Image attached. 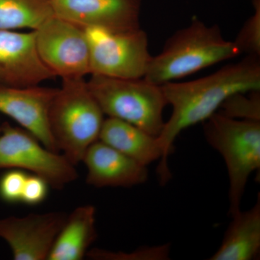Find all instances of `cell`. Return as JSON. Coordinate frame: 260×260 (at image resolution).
<instances>
[{
  "mask_svg": "<svg viewBox=\"0 0 260 260\" xmlns=\"http://www.w3.org/2000/svg\"><path fill=\"white\" fill-rule=\"evenodd\" d=\"M1 129H2V124L0 123V133H1Z\"/></svg>",
  "mask_w": 260,
  "mask_h": 260,
  "instance_id": "cell-23",
  "label": "cell"
},
{
  "mask_svg": "<svg viewBox=\"0 0 260 260\" xmlns=\"http://www.w3.org/2000/svg\"><path fill=\"white\" fill-rule=\"evenodd\" d=\"M82 162L87 169V184L96 188H130L148 179L147 167L99 140L89 147Z\"/></svg>",
  "mask_w": 260,
  "mask_h": 260,
  "instance_id": "cell-13",
  "label": "cell"
},
{
  "mask_svg": "<svg viewBox=\"0 0 260 260\" xmlns=\"http://www.w3.org/2000/svg\"><path fill=\"white\" fill-rule=\"evenodd\" d=\"M54 15L50 0H0V30L32 31Z\"/></svg>",
  "mask_w": 260,
  "mask_h": 260,
  "instance_id": "cell-17",
  "label": "cell"
},
{
  "mask_svg": "<svg viewBox=\"0 0 260 260\" xmlns=\"http://www.w3.org/2000/svg\"><path fill=\"white\" fill-rule=\"evenodd\" d=\"M49 184L39 176L28 175L24 186L21 203L30 206H35L47 199Z\"/></svg>",
  "mask_w": 260,
  "mask_h": 260,
  "instance_id": "cell-22",
  "label": "cell"
},
{
  "mask_svg": "<svg viewBox=\"0 0 260 260\" xmlns=\"http://www.w3.org/2000/svg\"><path fill=\"white\" fill-rule=\"evenodd\" d=\"M30 172L47 181L53 189H61L76 180V166L63 154L52 151L22 127L2 124L0 170Z\"/></svg>",
  "mask_w": 260,
  "mask_h": 260,
  "instance_id": "cell-7",
  "label": "cell"
},
{
  "mask_svg": "<svg viewBox=\"0 0 260 260\" xmlns=\"http://www.w3.org/2000/svg\"><path fill=\"white\" fill-rule=\"evenodd\" d=\"M220 109V113L229 117L260 121L259 90L234 94L228 98Z\"/></svg>",
  "mask_w": 260,
  "mask_h": 260,
  "instance_id": "cell-18",
  "label": "cell"
},
{
  "mask_svg": "<svg viewBox=\"0 0 260 260\" xmlns=\"http://www.w3.org/2000/svg\"><path fill=\"white\" fill-rule=\"evenodd\" d=\"M57 88L41 85L0 86V113L11 118L46 148L57 152L48 123V113Z\"/></svg>",
  "mask_w": 260,
  "mask_h": 260,
  "instance_id": "cell-12",
  "label": "cell"
},
{
  "mask_svg": "<svg viewBox=\"0 0 260 260\" xmlns=\"http://www.w3.org/2000/svg\"><path fill=\"white\" fill-rule=\"evenodd\" d=\"M161 86L168 105L172 107V115L158 136L162 155L157 173L160 182L165 184L171 179L168 159L181 132L205 122L231 95L260 90L259 56L248 55L199 79Z\"/></svg>",
  "mask_w": 260,
  "mask_h": 260,
  "instance_id": "cell-1",
  "label": "cell"
},
{
  "mask_svg": "<svg viewBox=\"0 0 260 260\" xmlns=\"http://www.w3.org/2000/svg\"><path fill=\"white\" fill-rule=\"evenodd\" d=\"M28 174L19 169H8L0 177V199L9 204L21 203Z\"/></svg>",
  "mask_w": 260,
  "mask_h": 260,
  "instance_id": "cell-21",
  "label": "cell"
},
{
  "mask_svg": "<svg viewBox=\"0 0 260 260\" xmlns=\"http://www.w3.org/2000/svg\"><path fill=\"white\" fill-rule=\"evenodd\" d=\"M83 29L90 49V75L117 79L144 78L152 59L144 30Z\"/></svg>",
  "mask_w": 260,
  "mask_h": 260,
  "instance_id": "cell-6",
  "label": "cell"
},
{
  "mask_svg": "<svg viewBox=\"0 0 260 260\" xmlns=\"http://www.w3.org/2000/svg\"><path fill=\"white\" fill-rule=\"evenodd\" d=\"M53 13L82 28L126 31L140 28L142 0H50Z\"/></svg>",
  "mask_w": 260,
  "mask_h": 260,
  "instance_id": "cell-10",
  "label": "cell"
},
{
  "mask_svg": "<svg viewBox=\"0 0 260 260\" xmlns=\"http://www.w3.org/2000/svg\"><path fill=\"white\" fill-rule=\"evenodd\" d=\"M104 116L85 78L62 80L48 113L58 151L75 166L82 162L89 147L99 139Z\"/></svg>",
  "mask_w": 260,
  "mask_h": 260,
  "instance_id": "cell-3",
  "label": "cell"
},
{
  "mask_svg": "<svg viewBox=\"0 0 260 260\" xmlns=\"http://www.w3.org/2000/svg\"><path fill=\"white\" fill-rule=\"evenodd\" d=\"M68 214L52 211L0 219V238L8 243L15 260H47Z\"/></svg>",
  "mask_w": 260,
  "mask_h": 260,
  "instance_id": "cell-9",
  "label": "cell"
},
{
  "mask_svg": "<svg viewBox=\"0 0 260 260\" xmlns=\"http://www.w3.org/2000/svg\"><path fill=\"white\" fill-rule=\"evenodd\" d=\"M32 31L39 57L54 77L79 79L90 75V49L83 28L54 15Z\"/></svg>",
  "mask_w": 260,
  "mask_h": 260,
  "instance_id": "cell-8",
  "label": "cell"
},
{
  "mask_svg": "<svg viewBox=\"0 0 260 260\" xmlns=\"http://www.w3.org/2000/svg\"><path fill=\"white\" fill-rule=\"evenodd\" d=\"M54 78L39 57L34 31L0 30V86H34Z\"/></svg>",
  "mask_w": 260,
  "mask_h": 260,
  "instance_id": "cell-11",
  "label": "cell"
},
{
  "mask_svg": "<svg viewBox=\"0 0 260 260\" xmlns=\"http://www.w3.org/2000/svg\"><path fill=\"white\" fill-rule=\"evenodd\" d=\"M99 140L145 167L162 158L158 136L115 118H105Z\"/></svg>",
  "mask_w": 260,
  "mask_h": 260,
  "instance_id": "cell-15",
  "label": "cell"
},
{
  "mask_svg": "<svg viewBox=\"0 0 260 260\" xmlns=\"http://www.w3.org/2000/svg\"><path fill=\"white\" fill-rule=\"evenodd\" d=\"M97 238L96 209L82 205L68 215L47 260H81Z\"/></svg>",
  "mask_w": 260,
  "mask_h": 260,
  "instance_id": "cell-14",
  "label": "cell"
},
{
  "mask_svg": "<svg viewBox=\"0 0 260 260\" xmlns=\"http://www.w3.org/2000/svg\"><path fill=\"white\" fill-rule=\"evenodd\" d=\"M170 245L141 248L133 252L111 251L101 249L89 250L87 256L95 260H164L169 259Z\"/></svg>",
  "mask_w": 260,
  "mask_h": 260,
  "instance_id": "cell-19",
  "label": "cell"
},
{
  "mask_svg": "<svg viewBox=\"0 0 260 260\" xmlns=\"http://www.w3.org/2000/svg\"><path fill=\"white\" fill-rule=\"evenodd\" d=\"M205 139L223 157L229 176V214L241 210L248 179L260 169V121L215 113L205 121Z\"/></svg>",
  "mask_w": 260,
  "mask_h": 260,
  "instance_id": "cell-4",
  "label": "cell"
},
{
  "mask_svg": "<svg viewBox=\"0 0 260 260\" xmlns=\"http://www.w3.org/2000/svg\"><path fill=\"white\" fill-rule=\"evenodd\" d=\"M254 13L248 19L234 41L242 54L260 55V0H253Z\"/></svg>",
  "mask_w": 260,
  "mask_h": 260,
  "instance_id": "cell-20",
  "label": "cell"
},
{
  "mask_svg": "<svg viewBox=\"0 0 260 260\" xmlns=\"http://www.w3.org/2000/svg\"><path fill=\"white\" fill-rule=\"evenodd\" d=\"M218 250L210 260H251L260 251V196L255 205L232 215Z\"/></svg>",
  "mask_w": 260,
  "mask_h": 260,
  "instance_id": "cell-16",
  "label": "cell"
},
{
  "mask_svg": "<svg viewBox=\"0 0 260 260\" xmlns=\"http://www.w3.org/2000/svg\"><path fill=\"white\" fill-rule=\"evenodd\" d=\"M87 83L104 115L126 121L154 136L160 134L165 124L162 113L168 105L161 85L144 78L117 79L95 75Z\"/></svg>",
  "mask_w": 260,
  "mask_h": 260,
  "instance_id": "cell-5",
  "label": "cell"
},
{
  "mask_svg": "<svg viewBox=\"0 0 260 260\" xmlns=\"http://www.w3.org/2000/svg\"><path fill=\"white\" fill-rule=\"evenodd\" d=\"M241 54L235 42L224 39L218 25L208 26L193 18L189 26L168 39L160 54L152 56L144 78L162 85Z\"/></svg>",
  "mask_w": 260,
  "mask_h": 260,
  "instance_id": "cell-2",
  "label": "cell"
}]
</instances>
